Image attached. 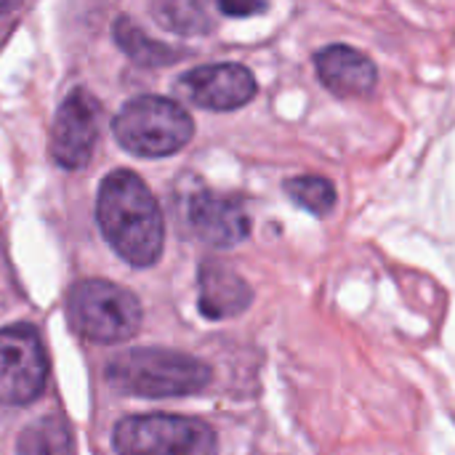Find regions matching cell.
Segmentation results:
<instances>
[{
	"label": "cell",
	"instance_id": "1",
	"mask_svg": "<svg viewBox=\"0 0 455 455\" xmlns=\"http://www.w3.org/2000/svg\"><path fill=\"white\" fill-rule=\"evenodd\" d=\"M96 219L107 243L128 264L152 267L160 259L165 243L163 211L133 171L117 168L101 181Z\"/></svg>",
	"mask_w": 455,
	"mask_h": 455
},
{
	"label": "cell",
	"instance_id": "2",
	"mask_svg": "<svg viewBox=\"0 0 455 455\" xmlns=\"http://www.w3.org/2000/svg\"><path fill=\"white\" fill-rule=\"evenodd\" d=\"M104 379L123 395L163 400L203 392L211 381V368L173 349H128L107 363Z\"/></svg>",
	"mask_w": 455,
	"mask_h": 455
},
{
	"label": "cell",
	"instance_id": "3",
	"mask_svg": "<svg viewBox=\"0 0 455 455\" xmlns=\"http://www.w3.org/2000/svg\"><path fill=\"white\" fill-rule=\"evenodd\" d=\"M115 139L139 157L176 155L195 136V123L184 107L163 96H136L112 120Z\"/></svg>",
	"mask_w": 455,
	"mask_h": 455
},
{
	"label": "cell",
	"instance_id": "4",
	"mask_svg": "<svg viewBox=\"0 0 455 455\" xmlns=\"http://www.w3.org/2000/svg\"><path fill=\"white\" fill-rule=\"evenodd\" d=\"M67 317L77 336L93 344H120L139 333V299L107 280H83L69 291Z\"/></svg>",
	"mask_w": 455,
	"mask_h": 455
},
{
	"label": "cell",
	"instance_id": "5",
	"mask_svg": "<svg viewBox=\"0 0 455 455\" xmlns=\"http://www.w3.org/2000/svg\"><path fill=\"white\" fill-rule=\"evenodd\" d=\"M112 445L117 455H216V432L187 416H128L117 421Z\"/></svg>",
	"mask_w": 455,
	"mask_h": 455
},
{
	"label": "cell",
	"instance_id": "6",
	"mask_svg": "<svg viewBox=\"0 0 455 455\" xmlns=\"http://www.w3.org/2000/svg\"><path fill=\"white\" fill-rule=\"evenodd\" d=\"M48 379L43 341L32 325L0 331V405H27L40 397Z\"/></svg>",
	"mask_w": 455,
	"mask_h": 455
},
{
	"label": "cell",
	"instance_id": "7",
	"mask_svg": "<svg viewBox=\"0 0 455 455\" xmlns=\"http://www.w3.org/2000/svg\"><path fill=\"white\" fill-rule=\"evenodd\" d=\"M99 123H101V104L93 93L85 88L69 91V96L61 101L53 131H51V155L53 160L67 168L77 171L91 163L93 147L99 139Z\"/></svg>",
	"mask_w": 455,
	"mask_h": 455
},
{
	"label": "cell",
	"instance_id": "8",
	"mask_svg": "<svg viewBox=\"0 0 455 455\" xmlns=\"http://www.w3.org/2000/svg\"><path fill=\"white\" fill-rule=\"evenodd\" d=\"M176 88L187 101H192L203 109H213V112L240 109L259 91L253 72L235 61L195 67L179 77Z\"/></svg>",
	"mask_w": 455,
	"mask_h": 455
},
{
	"label": "cell",
	"instance_id": "9",
	"mask_svg": "<svg viewBox=\"0 0 455 455\" xmlns=\"http://www.w3.org/2000/svg\"><path fill=\"white\" fill-rule=\"evenodd\" d=\"M189 224L195 235L213 248H232L251 232L245 208L235 197L216 192H197L189 200Z\"/></svg>",
	"mask_w": 455,
	"mask_h": 455
},
{
	"label": "cell",
	"instance_id": "10",
	"mask_svg": "<svg viewBox=\"0 0 455 455\" xmlns=\"http://www.w3.org/2000/svg\"><path fill=\"white\" fill-rule=\"evenodd\" d=\"M315 69L323 85L344 99H360L371 96L379 83V69L376 64L357 48L352 45H328L317 51L315 56Z\"/></svg>",
	"mask_w": 455,
	"mask_h": 455
},
{
	"label": "cell",
	"instance_id": "11",
	"mask_svg": "<svg viewBox=\"0 0 455 455\" xmlns=\"http://www.w3.org/2000/svg\"><path fill=\"white\" fill-rule=\"evenodd\" d=\"M253 301L251 285L224 261L205 259L200 264V312L208 320L243 315Z\"/></svg>",
	"mask_w": 455,
	"mask_h": 455
},
{
	"label": "cell",
	"instance_id": "12",
	"mask_svg": "<svg viewBox=\"0 0 455 455\" xmlns=\"http://www.w3.org/2000/svg\"><path fill=\"white\" fill-rule=\"evenodd\" d=\"M16 455H72V437L67 421L59 416L37 419L19 435Z\"/></svg>",
	"mask_w": 455,
	"mask_h": 455
},
{
	"label": "cell",
	"instance_id": "13",
	"mask_svg": "<svg viewBox=\"0 0 455 455\" xmlns=\"http://www.w3.org/2000/svg\"><path fill=\"white\" fill-rule=\"evenodd\" d=\"M115 40L117 45L136 61V64H144V67H163L168 61H173L176 56H181L179 51L147 37L136 24L133 19L128 16H120L117 24H115Z\"/></svg>",
	"mask_w": 455,
	"mask_h": 455
},
{
	"label": "cell",
	"instance_id": "14",
	"mask_svg": "<svg viewBox=\"0 0 455 455\" xmlns=\"http://www.w3.org/2000/svg\"><path fill=\"white\" fill-rule=\"evenodd\" d=\"M288 197L315 216H328L336 208V187L323 176H296L285 181Z\"/></svg>",
	"mask_w": 455,
	"mask_h": 455
},
{
	"label": "cell",
	"instance_id": "15",
	"mask_svg": "<svg viewBox=\"0 0 455 455\" xmlns=\"http://www.w3.org/2000/svg\"><path fill=\"white\" fill-rule=\"evenodd\" d=\"M152 13L163 27H168L179 35H200V32H208V27H211L205 11L195 3H179V0L155 3Z\"/></svg>",
	"mask_w": 455,
	"mask_h": 455
},
{
	"label": "cell",
	"instance_id": "16",
	"mask_svg": "<svg viewBox=\"0 0 455 455\" xmlns=\"http://www.w3.org/2000/svg\"><path fill=\"white\" fill-rule=\"evenodd\" d=\"M219 8H221L224 13H229V16H251V13L264 11L267 5H264V3H251V5H232V3H221Z\"/></svg>",
	"mask_w": 455,
	"mask_h": 455
}]
</instances>
